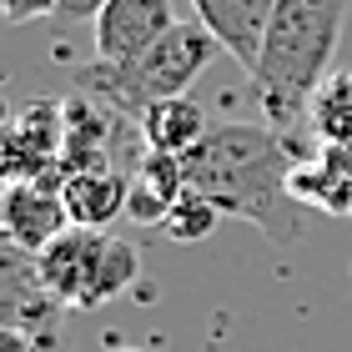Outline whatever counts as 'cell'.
Listing matches in <instances>:
<instances>
[{"mask_svg": "<svg viewBox=\"0 0 352 352\" xmlns=\"http://www.w3.org/2000/svg\"><path fill=\"white\" fill-rule=\"evenodd\" d=\"M186 186L221 206V217L252 221L272 247L302 242V206L292 197L297 156L287 136L267 121H221L206 131L197 151L182 156Z\"/></svg>", "mask_w": 352, "mask_h": 352, "instance_id": "obj_1", "label": "cell"}, {"mask_svg": "<svg viewBox=\"0 0 352 352\" xmlns=\"http://www.w3.org/2000/svg\"><path fill=\"white\" fill-rule=\"evenodd\" d=\"M347 10L352 0H277V10H272L257 66L247 76L267 126H277L282 136H292L312 116L317 91L332 76Z\"/></svg>", "mask_w": 352, "mask_h": 352, "instance_id": "obj_2", "label": "cell"}, {"mask_svg": "<svg viewBox=\"0 0 352 352\" xmlns=\"http://www.w3.org/2000/svg\"><path fill=\"white\" fill-rule=\"evenodd\" d=\"M217 56H227L217 45V36L201 21H176L151 51H141L136 60H91L76 71V91L96 96L106 111H116L121 121H141L156 101L166 96H186V86L212 66Z\"/></svg>", "mask_w": 352, "mask_h": 352, "instance_id": "obj_3", "label": "cell"}, {"mask_svg": "<svg viewBox=\"0 0 352 352\" xmlns=\"http://www.w3.org/2000/svg\"><path fill=\"white\" fill-rule=\"evenodd\" d=\"M36 277L60 307H81L96 312L106 302H116L121 292H131L141 277V252L126 236L71 227L60 232L51 247L36 252Z\"/></svg>", "mask_w": 352, "mask_h": 352, "instance_id": "obj_4", "label": "cell"}, {"mask_svg": "<svg viewBox=\"0 0 352 352\" xmlns=\"http://www.w3.org/2000/svg\"><path fill=\"white\" fill-rule=\"evenodd\" d=\"M60 146H66V101L56 96H36L6 121L0 136V176L15 182H51L60 186Z\"/></svg>", "mask_w": 352, "mask_h": 352, "instance_id": "obj_5", "label": "cell"}, {"mask_svg": "<svg viewBox=\"0 0 352 352\" xmlns=\"http://www.w3.org/2000/svg\"><path fill=\"white\" fill-rule=\"evenodd\" d=\"M171 21V0H106L101 15L91 21L96 36V60H136L141 51H151L156 41L166 36Z\"/></svg>", "mask_w": 352, "mask_h": 352, "instance_id": "obj_6", "label": "cell"}, {"mask_svg": "<svg viewBox=\"0 0 352 352\" xmlns=\"http://www.w3.org/2000/svg\"><path fill=\"white\" fill-rule=\"evenodd\" d=\"M0 227H6V242L21 247L36 257L41 247H51L60 232H71V212L60 186L51 182H15L6 191V212H0Z\"/></svg>", "mask_w": 352, "mask_h": 352, "instance_id": "obj_7", "label": "cell"}, {"mask_svg": "<svg viewBox=\"0 0 352 352\" xmlns=\"http://www.w3.org/2000/svg\"><path fill=\"white\" fill-rule=\"evenodd\" d=\"M191 10H197V21L217 36L221 51H227L242 71H252L277 0H191Z\"/></svg>", "mask_w": 352, "mask_h": 352, "instance_id": "obj_8", "label": "cell"}, {"mask_svg": "<svg viewBox=\"0 0 352 352\" xmlns=\"http://www.w3.org/2000/svg\"><path fill=\"white\" fill-rule=\"evenodd\" d=\"M121 126L116 111H106L96 96L76 91L66 96V146H60V171H101L111 166V131Z\"/></svg>", "mask_w": 352, "mask_h": 352, "instance_id": "obj_9", "label": "cell"}, {"mask_svg": "<svg viewBox=\"0 0 352 352\" xmlns=\"http://www.w3.org/2000/svg\"><path fill=\"white\" fill-rule=\"evenodd\" d=\"M126 182L116 166H101V171H76L60 182V197H66V212H71V227H91V232H106L116 217H126Z\"/></svg>", "mask_w": 352, "mask_h": 352, "instance_id": "obj_10", "label": "cell"}, {"mask_svg": "<svg viewBox=\"0 0 352 352\" xmlns=\"http://www.w3.org/2000/svg\"><path fill=\"white\" fill-rule=\"evenodd\" d=\"M136 131H141V146L166 151V156H186V151H197L206 141L212 121H206L201 101H191V96H166V101H156L146 116L136 121Z\"/></svg>", "mask_w": 352, "mask_h": 352, "instance_id": "obj_11", "label": "cell"}, {"mask_svg": "<svg viewBox=\"0 0 352 352\" xmlns=\"http://www.w3.org/2000/svg\"><path fill=\"white\" fill-rule=\"evenodd\" d=\"M312 131L322 146H342L352 151V71H332L322 91H317V101H312Z\"/></svg>", "mask_w": 352, "mask_h": 352, "instance_id": "obj_12", "label": "cell"}, {"mask_svg": "<svg viewBox=\"0 0 352 352\" xmlns=\"http://www.w3.org/2000/svg\"><path fill=\"white\" fill-rule=\"evenodd\" d=\"M221 227V206L217 201H206L201 191H182V197L171 201V212H166V221H162V232L171 236V242H182V247H191V242H206Z\"/></svg>", "mask_w": 352, "mask_h": 352, "instance_id": "obj_13", "label": "cell"}, {"mask_svg": "<svg viewBox=\"0 0 352 352\" xmlns=\"http://www.w3.org/2000/svg\"><path fill=\"white\" fill-rule=\"evenodd\" d=\"M166 212H171V206L156 197L146 182H136V176L126 182V221H136V227H162Z\"/></svg>", "mask_w": 352, "mask_h": 352, "instance_id": "obj_14", "label": "cell"}, {"mask_svg": "<svg viewBox=\"0 0 352 352\" xmlns=\"http://www.w3.org/2000/svg\"><path fill=\"white\" fill-rule=\"evenodd\" d=\"M60 0H0V10H6L10 25H30V21H45V15H56Z\"/></svg>", "mask_w": 352, "mask_h": 352, "instance_id": "obj_15", "label": "cell"}, {"mask_svg": "<svg viewBox=\"0 0 352 352\" xmlns=\"http://www.w3.org/2000/svg\"><path fill=\"white\" fill-rule=\"evenodd\" d=\"M322 212H327V217H338V221H352V171L342 176L338 186H332V197H327Z\"/></svg>", "mask_w": 352, "mask_h": 352, "instance_id": "obj_16", "label": "cell"}, {"mask_svg": "<svg viewBox=\"0 0 352 352\" xmlns=\"http://www.w3.org/2000/svg\"><path fill=\"white\" fill-rule=\"evenodd\" d=\"M36 352H66V347H60V338H41V342H36Z\"/></svg>", "mask_w": 352, "mask_h": 352, "instance_id": "obj_17", "label": "cell"}, {"mask_svg": "<svg viewBox=\"0 0 352 352\" xmlns=\"http://www.w3.org/2000/svg\"><path fill=\"white\" fill-rule=\"evenodd\" d=\"M116 352H156V347H116Z\"/></svg>", "mask_w": 352, "mask_h": 352, "instance_id": "obj_18", "label": "cell"}]
</instances>
